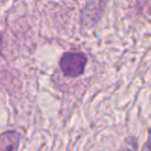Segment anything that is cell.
I'll list each match as a JSON object with an SVG mask.
<instances>
[{"label": "cell", "mask_w": 151, "mask_h": 151, "mask_svg": "<svg viewBox=\"0 0 151 151\" xmlns=\"http://www.w3.org/2000/svg\"><path fill=\"white\" fill-rule=\"evenodd\" d=\"M20 136L17 132L8 131L0 135V151H18Z\"/></svg>", "instance_id": "obj_3"}, {"label": "cell", "mask_w": 151, "mask_h": 151, "mask_svg": "<svg viewBox=\"0 0 151 151\" xmlns=\"http://www.w3.org/2000/svg\"><path fill=\"white\" fill-rule=\"evenodd\" d=\"M88 58L82 52H66L60 61V67L64 75L68 77H77L84 71Z\"/></svg>", "instance_id": "obj_1"}, {"label": "cell", "mask_w": 151, "mask_h": 151, "mask_svg": "<svg viewBox=\"0 0 151 151\" xmlns=\"http://www.w3.org/2000/svg\"><path fill=\"white\" fill-rule=\"evenodd\" d=\"M0 45H1V34H0Z\"/></svg>", "instance_id": "obj_6"}, {"label": "cell", "mask_w": 151, "mask_h": 151, "mask_svg": "<svg viewBox=\"0 0 151 151\" xmlns=\"http://www.w3.org/2000/svg\"><path fill=\"white\" fill-rule=\"evenodd\" d=\"M142 151H151V129L148 131V137L146 140L145 144L143 146V149Z\"/></svg>", "instance_id": "obj_5"}, {"label": "cell", "mask_w": 151, "mask_h": 151, "mask_svg": "<svg viewBox=\"0 0 151 151\" xmlns=\"http://www.w3.org/2000/svg\"><path fill=\"white\" fill-rule=\"evenodd\" d=\"M103 8L104 6L101 1L91 2V4L86 5V7L84 8L83 12H82V23H83V25H86L88 28L95 26L101 19L102 14H103Z\"/></svg>", "instance_id": "obj_2"}, {"label": "cell", "mask_w": 151, "mask_h": 151, "mask_svg": "<svg viewBox=\"0 0 151 151\" xmlns=\"http://www.w3.org/2000/svg\"><path fill=\"white\" fill-rule=\"evenodd\" d=\"M138 145H137V140L135 137H129L124 140L123 146L121 147L119 151H137Z\"/></svg>", "instance_id": "obj_4"}]
</instances>
